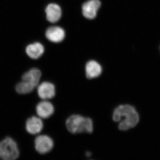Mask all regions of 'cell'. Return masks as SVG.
Here are the masks:
<instances>
[{
	"instance_id": "4",
	"label": "cell",
	"mask_w": 160,
	"mask_h": 160,
	"mask_svg": "<svg viewBox=\"0 0 160 160\" xmlns=\"http://www.w3.org/2000/svg\"><path fill=\"white\" fill-rule=\"evenodd\" d=\"M36 150L41 154H46L49 152L53 147V142L47 135H43L38 136L35 139Z\"/></svg>"
},
{
	"instance_id": "14",
	"label": "cell",
	"mask_w": 160,
	"mask_h": 160,
	"mask_svg": "<svg viewBox=\"0 0 160 160\" xmlns=\"http://www.w3.org/2000/svg\"><path fill=\"white\" fill-rule=\"evenodd\" d=\"M36 88L35 86L26 81H23L18 83L15 87L16 91L20 94L30 93Z\"/></svg>"
},
{
	"instance_id": "13",
	"label": "cell",
	"mask_w": 160,
	"mask_h": 160,
	"mask_svg": "<svg viewBox=\"0 0 160 160\" xmlns=\"http://www.w3.org/2000/svg\"><path fill=\"white\" fill-rule=\"evenodd\" d=\"M45 49L41 43L35 42L28 45L26 48V52L28 56L33 59H37L42 55Z\"/></svg>"
},
{
	"instance_id": "1",
	"label": "cell",
	"mask_w": 160,
	"mask_h": 160,
	"mask_svg": "<svg viewBox=\"0 0 160 160\" xmlns=\"http://www.w3.org/2000/svg\"><path fill=\"white\" fill-rule=\"evenodd\" d=\"M112 119L114 122L119 123V129L122 131L133 128L139 121L137 112L133 106L129 105L118 106L113 112Z\"/></svg>"
},
{
	"instance_id": "2",
	"label": "cell",
	"mask_w": 160,
	"mask_h": 160,
	"mask_svg": "<svg viewBox=\"0 0 160 160\" xmlns=\"http://www.w3.org/2000/svg\"><path fill=\"white\" fill-rule=\"evenodd\" d=\"M67 129L73 134L87 132L93 131V122L89 118H85L79 115H73L68 118L66 122Z\"/></svg>"
},
{
	"instance_id": "11",
	"label": "cell",
	"mask_w": 160,
	"mask_h": 160,
	"mask_svg": "<svg viewBox=\"0 0 160 160\" xmlns=\"http://www.w3.org/2000/svg\"><path fill=\"white\" fill-rule=\"evenodd\" d=\"M102 71L99 63L94 60L89 61L86 66V75L88 79L95 78L100 76Z\"/></svg>"
},
{
	"instance_id": "12",
	"label": "cell",
	"mask_w": 160,
	"mask_h": 160,
	"mask_svg": "<svg viewBox=\"0 0 160 160\" xmlns=\"http://www.w3.org/2000/svg\"><path fill=\"white\" fill-rule=\"evenodd\" d=\"M42 73L37 68H32L25 72L22 76V80L28 82L37 87L38 85Z\"/></svg>"
},
{
	"instance_id": "10",
	"label": "cell",
	"mask_w": 160,
	"mask_h": 160,
	"mask_svg": "<svg viewBox=\"0 0 160 160\" xmlns=\"http://www.w3.org/2000/svg\"><path fill=\"white\" fill-rule=\"evenodd\" d=\"M46 18L50 22H57L61 18L62 12L61 7L55 3L49 4L46 9Z\"/></svg>"
},
{
	"instance_id": "6",
	"label": "cell",
	"mask_w": 160,
	"mask_h": 160,
	"mask_svg": "<svg viewBox=\"0 0 160 160\" xmlns=\"http://www.w3.org/2000/svg\"><path fill=\"white\" fill-rule=\"evenodd\" d=\"M55 87L52 83L43 82L38 86V95L42 99L47 100L52 98L55 95Z\"/></svg>"
},
{
	"instance_id": "8",
	"label": "cell",
	"mask_w": 160,
	"mask_h": 160,
	"mask_svg": "<svg viewBox=\"0 0 160 160\" xmlns=\"http://www.w3.org/2000/svg\"><path fill=\"white\" fill-rule=\"evenodd\" d=\"M26 128L27 131L30 134H38L43 129L42 121L40 117H31L26 121Z\"/></svg>"
},
{
	"instance_id": "5",
	"label": "cell",
	"mask_w": 160,
	"mask_h": 160,
	"mask_svg": "<svg viewBox=\"0 0 160 160\" xmlns=\"http://www.w3.org/2000/svg\"><path fill=\"white\" fill-rule=\"evenodd\" d=\"M101 6L99 0H89L84 3L82 7L84 16L89 19H93L96 17Z\"/></svg>"
},
{
	"instance_id": "3",
	"label": "cell",
	"mask_w": 160,
	"mask_h": 160,
	"mask_svg": "<svg viewBox=\"0 0 160 160\" xmlns=\"http://www.w3.org/2000/svg\"><path fill=\"white\" fill-rule=\"evenodd\" d=\"M19 153L18 144L12 138H5L0 142V158L2 159H16L18 158Z\"/></svg>"
},
{
	"instance_id": "9",
	"label": "cell",
	"mask_w": 160,
	"mask_h": 160,
	"mask_svg": "<svg viewBox=\"0 0 160 160\" xmlns=\"http://www.w3.org/2000/svg\"><path fill=\"white\" fill-rule=\"evenodd\" d=\"M53 105L48 101L44 100L40 102L36 106V112L39 117L42 118H48L54 112Z\"/></svg>"
},
{
	"instance_id": "7",
	"label": "cell",
	"mask_w": 160,
	"mask_h": 160,
	"mask_svg": "<svg viewBox=\"0 0 160 160\" xmlns=\"http://www.w3.org/2000/svg\"><path fill=\"white\" fill-rule=\"evenodd\" d=\"M46 36L50 42L59 43L65 38V32L62 28L59 26H52L47 29Z\"/></svg>"
}]
</instances>
